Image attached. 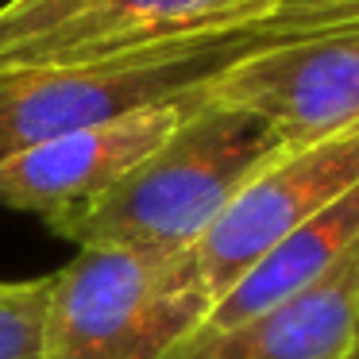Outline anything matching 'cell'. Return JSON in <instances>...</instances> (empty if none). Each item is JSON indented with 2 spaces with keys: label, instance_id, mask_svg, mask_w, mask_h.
Segmentation results:
<instances>
[{
  "label": "cell",
  "instance_id": "6da1fadb",
  "mask_svg": "<svg viewBox=\"0 0 359 359\" xmlns=\"http://www.w3.org/2000/svg\"><path fill=\"white\" fill-rule=\"evenodd\" d=\"M209 86L189 97L178 128L143 163L50 228L78 248L109 243L166 255L194 248L232 197L290 151L263 116L217 97Z\"/></svg>",
  "mask_w": 359,
  "mask_h": 359
},
{
  "label": "cell",
  "instance_id": "7a4b0ae2",
  "mask_svg": "<svg viewBox=\"0 0 359 359\" xmlns=\"http://www.w3.org/2000/svg\"><path fill=\"white\" fill-rule=\"evenodd\" d=\"M209 305L189 251L93 243L50 274L43 359H166Z\"/></svg>",
  "mask_w": 359,
  "mask_h": 359
},
{
  "label": "cell",
  "instance_id": "3957f363",
  "mask_svg": "<svg viewBox=\"0 0 359 359\" xmlns=\"http://www.w3.org/2000/svg\"><path fill=\"white\" fill-rule=\"evenodd\" d=\"M266 39H274V32H248L93 66L0 70V163L78 128L197 93Z\"/></svg>",
  "mask_w": 359,
  "mask_h": 359
},
{
  "label": "cell",
  "instance_id": "277c9868",
  "mask_svg": "<svg viewBox=\"0 0 359 359\" xmlns=\"http://www.w3.org/2000/svg\"><path fill=\"white\" fill-rule=\"evenodd\" d=\"M282 0H4L0 70L93 66L271 32Z\"/></svg>",
  "mask_w": 359,
  "mask_h": 359
},
{
  "label": "cell",
  "instance_id": "5b68a950",
  "mask_svg": "<svg viewBox=\"0 0 359 359\" xmlns=\"http://www.w3.org/2000/svg\"><path fill=\"white\" fill-rule=\"evenodd\" d=\"M355 186L359 128L282 151L232 197V205L212 220L209 232L189 248V266L209 302H217L259 255H266L278 240L309 224L317 212H325Z\"/></svg>",
  "mask_w": 359,
  "mask_h": 359
},
{
  "label": "cell",
  "instance_id": "8992f818",
  "mask_svg": "<svg viewBox=\"0 0 359 359\" xmlns=\"http://www.w3.org/2000/svg\"><path fill=\"white\" fill-rule=\"evenodd\" d=\"M209 89L263 116L286 147L359 128V24L274 35L240 55Z\"/></svg>",
  "mask_w": 359,
  "mask_h": 359
},
{
  "label": "cell",
  "instance_id": "52a82bcc",
  "mask_svg": "<svg viewBox=\"0 0 359 359\" xmlns=\"http://www.w3.org/2000/svg\"><path fill=\"white\" fill-rule=\"evenodd\" d=\"M189 97L78 128L0 163V205L35 212L47 224L93 205L178 128Z\"/></svg>",
  "mask_w": 359,
  "mask_h": 359
},
{
  "label": "cell",
  "instance_id": "ba28073f",
  "mask_svg": "<svg viewBox=\"0 0 359 359\" xmlns=\"http://www.w3.org/2000/svg\"><path fill=\"white\" fill-rule=\"evenodd\" d=\"M359 340V243L309 290L220 332H197L166 359H348Z\"/></svg>",
  "mask_w": 359,
  "mask_h": 359
},
{
  "label": "cell",
  "instance_id": "9c48e42d",
  "mask_svg": "<svg viewBox=\"0 0 359 359\" xmlns=\"http://www.w3.org/2000/svg\"><path fill=\"white\" fill-rule=\"evenodd\" d=\"M359 243V186L348 189L340 201L325 212L278 240L266 255H259L224 294L212 302L197 332H220V328L243 325L248 317L286 302V297L320 282L351 248ZM194 332V336H197Z\"/></svg>",
  "mask_w": 359,
  "mask_h": 359
},
{
  "label": "cell",
  "instance_id": "30bf717a",
  "mask_svg": "<svg viewBox=\"0 0 359 359\" xmlns=\"http://www.w3.org/2000/svg\"><path fill=\"white\" fill-rule=\"evenodd\" d=\"M50 274L32 282H0V359H43Z\"/></svg>",
  "mask_w": 359,
  "mask_h": 359
},
{
  "label": "cell",
  "instance_id": "8fae6325",
  "mask_svg": "<svg viewBox=\"0 0 359 359\" xmlns=\"http://www.w3.org/2000/svg\"><path fill=\"white\" fill-rule=\"evenodd\" d=\"M359 24V0H282L271 32L274 35H305L328 27Z\"/></svg>",
  "mask_w": 359,
  "mask_h": 359
},
{
  "label": "cell",
  "instance_id": "7c38bea8",
  "mask_svg": "<svg viewBox=\"0 0 359 359\" xmlns=\"http://www.w3.org/2000/svg\"><path fill=\"white\" fill-rule=\"evenodd\" d=\"M348 359H359V340H355V348H351V355Z\"/></svg>",
  "mask_w": 359,
  "mask_h": 359
}]
</instances>
